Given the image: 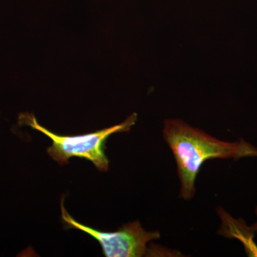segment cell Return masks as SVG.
<instances>
[{"label": "cell", "instance_id": "cell-1", "mask_svg": "<svg viewBox=\"0 0 257 257\" xmlns=\"http://www.w3.org/2000/svg\"><path fill=\"white\" fill-rule=\"evenodd\" d=\"M163 136L175 157L181 182L180 197L189 200L195 194V182L206 161L213 159L257 157V148L241 139L221 141L180 119H167Z\"/></svg>", "mask_w": 257, "mask_h": 257}, {"label": "cell", "instance_id": "cell-2", "mask_svg": "<svg viewBox=\"0 0 257 257\" xmlns=\"http://www.w3.org/2000/svg\"><path fill=\"white\" fill-rule=\"evenodd\" d=\"M20 119L24 124L52 140V145L47 148V153L59 165H66L72 157H79L92 162L98 170L106 172L109 165L104 152L106 140L113 134L130 131L138 120V114L133 113L121 124L79 136H60L52 133L40 124L35 115L30 113L22 114Z\"/></svg>", "mask_w": 257, "mask_h": 257}, {"label": "cell", "instance_id": "cell-4", "mask_svg": "<svg viewBox=\"0 0 257 257\" xmlns=\"http://www.w3.org/2000/svg\"><path fill=\"white\" fill-rule=\"evenodd\" d=\"M255 213H256V215L257 216V207L256 209H255ZM248 230H249L250 232L252 233H256L257 232V221L254 223L253 225H251V226H248Z\"/></svg>", "mask_w": 257, "mask_h": 257}, {"label": "cell", "instance_id": "cell-3", "mask_svg": "<svg viewBox=\"0 0 257 257\" xmlns=\"http://www.w3.org/2000/svg\"><path fill=\"white\" fill-rule=\"evenodd\" d=\"M64 198L61 199L62 219L68 228L80 230L90 235L101 246L104 256L107 257H140L148 251L147 244L152 240L160 238L158 231H147L140 221H135L123 225L118 231L104 232L81 224L72 217L63 204Z\"/></svg>", "mask_w": 257, "mask_h": 257}]
</instances>
